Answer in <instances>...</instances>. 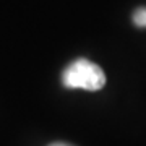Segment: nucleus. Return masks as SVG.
Returning <instances> with one entry per match:
<instances>
[{
    "instance_id": "obj_1",
    "label": "nucleus",
    "mask_w": 146,
    "mask_h": 146,
    "mask_svg": "<svg viewBox=\"0 0 146 146\" xmlns=\"http://www.w3.org/2000/svg\"><path fill=\"white\" fill-rule=\"evenodd\" d=\"M62 83L70 89L98 91L106 84V75L99 65L88 58H76L62 73Z\"/></svg>"
},
{
    "instance_id": "obj_2",
    "label": "nucleus",
    "mask_w": 146,
    "mask_h": 146,
    "mask_svg": "<svg viewBox=\"0 0 146 146\" xmlns=\"http://www.w3.org/2000/svg\"><path fill=\"white\" fill-rule=\"evenodd\" d=\"M133 23L138 28H146V8H138L133 13Z\"/></svg>"
},
{
    "instance_id": "obj_3",
    "label": "nucleus",
    "mask_w": 146,
    "mask_h": 146,
    "mask_svg": "<svg viewBox=\"0 0 146 146\" xmlns=\"http://www.w3.org/2000/svg\"><path fill=\"white\" fill-rule=\"evenodd\" d=\"M49 146H72V145H68V143H62V141H57V143H52V145H49Z\"/></svg>"
}]
</instances>
